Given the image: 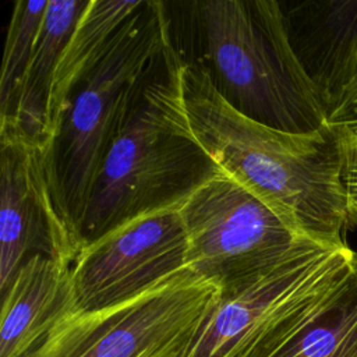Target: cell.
<instances>
[{
    "instance_id": "obj_3",
    "label": "cell",
    "mask_w": 357,
    "mask_h": 357,
    "mask_svg": "<svg viewBox=\"0 0 357 357\" xmlns=\"http://www.w3.org/2000/svg\"><path fill=\"white\" fill-rule=\"evenodd\" d=\"M169 42L132 98L100 165L79 231L81 247L135 218L180 206L222 170L192 135Z\"/></svg>"
},
{
    "instance_id": "obj_4",
    "label": "cell",
    "mask_w": 357,
    "mask_h": 357,
    "mask_svg": "<svg viewBox=\"0 0 357 357\" xmlns=\"http://www.w3.org/2000/svg\"><path fill=\"white\" fill-rule=\"evenodd\" d=\"M169 42L166 3L145 0L102 61L75 86L46 145L53 198L79 250V231L100 165L132 98Z\"/></svg>"
},
{
    "instance_id": "obj_8",
    "label": "cell",
    "mask_w": 357,
    "mask_h": 357,
    "mask_svg": "<svg viewBox=\"0 0 357 357\" xmlns=\"http://www.w3.org/2000/svg\"><path fill=\"white\" fill-rule=\"evenodd\" d=\"M178 208L135 218L81 247L71 265L77 312L123 304L187 269Z\"/></svg>"
},
{
    "instance_id": "obj_10",
    "label": "cell",
    "mask_w": 357,
    "mask_h": 357,
    "mask_svg": "<svg viewBox=\"0 0 357 357\" xmlns=\"http://www.w3.org/2000/svg\"><path fill=\"white\" fill-rule=\"evenodd\" d=\"M280 6L291 49L328 119L357 77V0Z\"/></svg>"
},
{
    "instance_id": "obj_6",
    "label": "cell",
    "mask_w": 357,
    "mask_h": 357,
    "mask_svg": "<svg viewBox=\"0 0 357 357\" xmlns=\"http://www.w3.org/2000/svg\"><path fill=\"white\" fill-rule=\"evenodd\" d=\"M220 297L190 269L123 304L77 312L25 357H177Z\"/></svg>"
},
{
    "instance_id": "obj_1",
    "label": "cell",
    "mask_w": 357,
    "mask_h": 357,
    "mask_svg": "<svg viewBox=\"0 0 357 357\" xmlns=\"http://www.w3.org/2000/svg\"><path fill=\"white\" fill-rule=\"evenodd\" d=\"M181 106L190 130L219 166L296 231L331 245H347V192L342 153L329 124L287 132L231 107L205 73L181 61Z\"/></svg>"
},
{
    "instance_id": "obj_15",
    "label": "cell",
    "mask_w": 357,
    "mask_h": 357,
    "mask_svg": "<svg viewBox=\"0 0 357 357\" xmlns=\"http://www.w3.org/2000/svg\"><path fill=\"white\" fill-rule=\"evenodd\" d=\"M49 0L14 4L0 73V123L14 119L25 74L32 61Z\"/></svg>"
},
{
    "instance_id": "obj_13",
    "label": "cell",
    "mask_w": 357,
    "mask_h": 357,
    "mask_svg": "<svg viewBox=\"0 0 357 357\" xmlns=\"http://www.w3.org/2000/svg\"><path fill=\"white\" fill-rule=\"evenodd\" d=\"M144 0H89L60 56L49 102V141L77 85L102 61ZM47 141V144H49Z\"/></svg>"
},
{
    "instance_id": "obj_11",
    "label": "cell",
    "mask_w": 357,
    "mask_h": 357,
    "mask_svg": "<svg viewBox=\"0 0 357 357\" xmlns=\"http://www.w3.org/2000/svg\"><path fill=\"white\" fill-rule=\"evenodd\" d=\"M74 314L71 265L32 257L1 293L0 357H25Z\"/></svg>"
},
{
    "instance_id": "obj_2",
    "label": "cell",
    "mask_w": 357,
    "mask_h": 357,
    "mask_svg": "<svg viewBox=\"0 0 357 357\" xmlns=\"http://www.w3.org/2000/svg\"><path fill=\"white\" fill-rule=\"evenodd\" d=\"M166 11L180 60L199 67L237 112L287 132L328 124L289 42L280 1H173Z\"/></svg>"
},
{
    "instance_id": "obj_9",
    "label": "cell",
    "mask_w": 357,
    "mask_h": 357,
    "mask_svg": "<svg viewBox=\"0 0 357 357\" xmlns=\"http://www.w3.org/2000/svg\"><path fill=\"white\" fill-rule=\"evenodd\" d=\"M78 251L53 198L46 146L0 128V291L32 257L73 265Z\"/></svg>"
},
{
    "instance_id": "obj_12",
    "label": "cell",
    "mask_w": 357,
    "mask_h": 357,
    "mask_svg": "<svg viewBox=\"0 0 357 357\" xmlns=\"http://www.w3.org/2000/svg\"><path fill=\"white\" fill-rule=\"evenodd\" d=\"M89 0H49L39 39L21 88L17 112L13 120L0 123V128H11L47 145L49 102L56 68L64 46Z\"/></svg>"
},
{
    "instance_id": "obj_5",
    "label": "cell",
    "mask_w": 357,
    "mask_h": 357,
    "mask_svg": "<svg viewBox=\"0 0 357 357\" xmlns=\"http://www.w3.org/2000/svg\"><path fill=\"white\" fill-rule=\"evenodd\" d=\"M354 258L349 245L303 243L279 264L220 290L177 357H272L350 275Z\"/></svg>"
},
{
    "instance_id": "obj_14",
    "label": "cell",
    "mask_w": 357,
    "mask_h": 357,
    "mask_svg": "<svg viewBox=\"0 0 357 357\" xmlns=\"http://www.w3.org/2000/svg\"><path fill=\"white\" fill-rule=\"evenodd\" d=\"M272 357H357V271Z\"/></svg>"
},
{
    "instance_id": "obj_16",
    "label": "cell",
    "mask_w": 357,
    "mask_h": 357,
    "mask_svg": "<svg viewBox=\"0 0 357 357\" xmlns=\"http://www.w3.org/2000/svg\"><path fill=\"white\" fill-rule=\"evenodd\" d=\"M335 132L343 165V181L347 192V225L357 227V77L347 88L339 106L328 117Z\"/></svg>"
},
{
    "instance_id": "obj_7",
    "label": "cell",
    "mask_w": 357,
    "mask_h": 357,
    "mask_svg": "<svg viewBox=\"0 0 357 357\" xmlns=\"http://www.w3.org/2000/svg\"><path fill=\"white\" fill-rule=\"evenodd\" d=\"M178 212L187 234V269L220 290L266 271L314 240L286 225L225 172L199 185Z\"/></svg>"
},
{
    "instance_id": "obj_17",
    "label": "cell",
    "mask_w": 357,
    "mask_h": 357,
    "mask_svg": "<svg viewBox=\"0 0 357 357\" xmlns=\"http://www.w3.org/2000/svg\"><path fill=\"white\" fill-rule=\"evenodd\" d=\"M354 269L357 271V251H356V258H354Z\"/></svg>"
}]
</instances>
